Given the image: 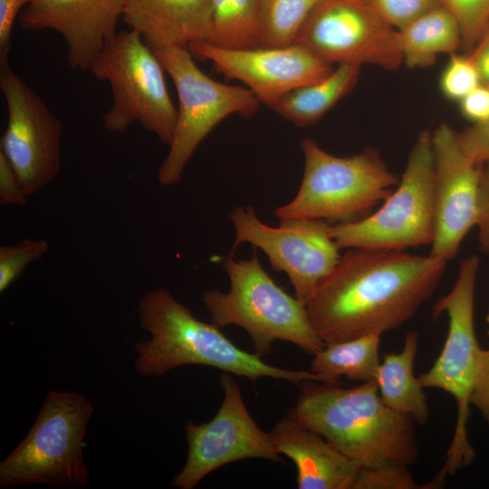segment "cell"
Listing matches in <instances>:
<instances>
[{
    "label": "cell",
    "instance_id": "cell-1",
    "mask_svg": "<svg viewBox=\"0 0 489 489\" xmlns=\"http://www.w3.org/2000/svg\"><path fill=\"white\" fill-rule=\"evenodd\" d=\"M447 262L405 250L350 248L306 303L324 344L395 330L430 299Z\"/></svg>",
    "mask_w": 489,
    "mask_h": 489
},
{
    "label": "cell",
    "instance_id": "cell-2",
    "mask_svg": "<svg viewBox=\"0 0 489 489\" xmlns=\"http://www.w3.org/2000/svg\"><path fill=\"white\" fill-rule=\"evenodd\" d=\"M288 416L318 433L359 468L413 464L419 455L415 421L382 401L376 380L353 388L303 380Z\"/></svg>",
    "mask_w": 489,
    "mask_h": 489
},
{
    "label": "cell",
    "instance_id": "cell-3",
    "mask_svg": "<svg viewBox=\"0 0 489 489\" xmlns=\"http://www.w3.org/2000/svg\"><path fill=\"white\" fill-rule=\"evenodd\" d=\"M140 327L150 334L138 342L134 369L143 377H160L184 365L216 368L254 382L260 378L303 380L326 379L312 371L292 370L264 362L255 353L237 347L215 323L197 319L193 312L164 288L151 290L138 302Z\"/></svg>",
    "mask_w": 489,
    "mask_h": 489
},
{
    "label": "cell",
    "instance_id": "cell-4",
    "mask_svg": "<svg viewBox=\"0 0 489 489\" xmlns=\"http://www.w3.org/2000/svg\"><path fill=\"white\" fill-rule=\"evenodd\" d=\"M223 268L230 282L229 291L212 289L201 297L213 323L243 328L260 358L271 352L276 340L289 341L310 355L324 348L306 306L274 282L263 268L255 249L249 259L225 258Z\"/></svg>",
    "mask_w": 489,
    "mask_h": 489
},
{
    "label": "cell",
    "instance_id": "cell-5",
    "mask_svg": "<svg viewBox=\"0 0 489 489\" xmlns=\"http://www.w3.org/2000/svg\"><path fill=\"white\" fill-rule=\"evenodd\" d=\"M301 149L302 183L292 201L274 209L279 220L312 218L331 225L359 220L384 202L398 183L375 149L338 157L309 137L301 139Z\"/></svg>",
    "mask_w": 489,
    "mask_h": 489
},
{
    "label": "cell",
    "instance_id": "cell-6",
    "mask_svg": "<svg viewBox=\"0 0 489 489\" xmlns=\"http://www.w3.org/2000/svg\"><path fill=\"white\" fill-rule=\"evenodd\" d=\"M93 406L83 395L52 390L24 438L0 462V487L43 484L83 487L90 472L84 437Z\"/></svg>",
    "mask_w": 489,
    "mask_h": 489
},
{
    "label": "cell",
    "instance_id": "cell-7",
    "mask_svg": "<svg viewBox=\"0 0 489 489\" xmlns=\"http://www.w3.org/2000/svg\"><path fill=\"white\" fill-rule=\"evenodd\" d=\"M480 259L472 254L460 262L457 279L451 291L432 307V317L446 313L448 331L443 349L433 366L418 378L421 386L439 388L456 403V422L451 444L441 470L431 481L433 487L443 484L472 464L475 451L468 439L471 397L477 372L479 352L474 324L475 289Z\"/></svg>",
    "mask_w": 489,
    "mask_h": 489
},
{
    "label": "cell",
    "instance_id": "cell-8",
    "mask_svg": "<svg viewBox=\"0 0 489 489\" xmlns=\"http://www.w3.org/2000/svg\"><path fill=\"white\" fill-rule=\"evenodd\" d=\"M89 71L111 88L112 105L102 117L107 130L123 132L139 122L170 145L177 109L168 94L162 64L138 31L116 33Z\"/></svg>",
    "mask_w": 489,
    "mask_h": 489
},
{
    "label": "cell",
    "instance_id": "cell-9",
    "mask_svg": "<svg viewBox=\"0 0 489 489\" xmlns=\"http://www.w3.org/2000/svg\"><path fill=\"white\" fill-rule=\"evenodd\" d=\"M432 132L421 130L397 188L373 214L334 224L331 235L341 250H406L430 244L435 231Z\"/></svg>",
    "mask_w": 489,
    "mask_h": 489
},
{
    "label": "cell",
    "instance_id": "cell-10",
    "mask_svg": "<svg viewBox=\"0 0 489 489\" xmlns=\"http://www.w3.org/2000/svg\"><path fill=\"white\" fill-rule=\"evenodd\" d=\"M153 52L171 77L178 95L174 135L158 174L162 186H171L180 182L187 163L218 123L232 114L249 118L261 102L247 87L225 84L204 73L187 47Z\"/></svg>",
    "mask_w": 489,
    "mask_h": 489
},
{
    "label": "cell",
    "instance_id": "cell-11",
    "mask_svg": "<svg viewBox=\"0 0 489 489\" xmlns=\"http://www.w3.org/2000/svg\"><path fill=\"white\" fill-rule=\"evenodd\" d=\"M294 43L332 65L370 64L394 71L403 64L398 31L370 0H321Z\"/></svg>",
    "mask_w": 489,
    "mask_h": 489
},
{
    "label": "cell",
    "instance_id": "cell-12",
    "mask_svg": "<svg viewBox=\"0 0 489 489\" xmlns=\"http://www.w3.org/2000/svg\"><path fill=\"white\" fill-rule=\"evenodd\" d=\"M230 219L235 232L232 253L242 243L261 249L272 269L287 274L304 305L340 259L331 224L325 220L290 218L274 227L263 223L250 206L235 208Z\"/></svg>",
    "mask_w": 489,
    "mask_h": 489
},
{
    "label": "cell",
    "instance_id": "cell-13",
    "mask_svg": "<svg viewBox=\"0 0 489 489\" xmlns=\"http://www.w3.org/2000/svg\"><path fill=\"white\" fill-rule=\"evenodd\" d=\"M220 386L224 398L215 417L199 425L191 420L186 423L188 455L171 481L176 488L193 489L211 472L235 461H282L269 432H264L250 415L232 374L223 371Z\"/></svg>",
    "mask_w": 489,
    "mask_h": 489
},
{
    "label": "cell",
    "instance_id": "cell-14",
    "mask_svg": "<svg viewBox=\"0 0 489 489\" xmlns=\"http://www.w3.org/2000/svg\"><path fill=\"white\" fill-rule=\"evenodd\" d=\"M0 88L7 105L0 151L29 197L53 182L60 171L62 122L8 64L0 66Z\"/></svg>",
    "mask_w": 489,
    "mask_h": 489
},
{
    "label": "cell",
    "instance_id": "cell-15",
    "mask_svg": "<svg viewBox=\"0 0 489 489\" xmlns=\"http://www.w3.org/2000/svg\"><path fill=\"white\" fill-rule=\"evenodd\" d=\"M187 48L193 56L210 62L225 79L245 84L269 108L288 91L318 82L334 69V65L296 43L225 49L199 42Z\"/></svg>",
    "mask_w": 489,
    "mask_h": 489
},
{
    "label": "cell",
    "instance_id": "cell-16",
    "mask_svg": "<svg viewBox=\"0 0 489 489\" xmlns=\"http://www.w3.org/2000/svg\"><path fill=\"white\" fill-rule=\"evenodd\" d=\"M435 231L429 254L452 260L468 232L476 226L483 165L462 152L456 132L441 123L432 132Z\"/></svg>",
    "mask_w": 489,
    "mask_h": 489
},
{
    "label": "cell",
    "instance_id": "cell-17",
    "mask_svg": "<svg viewBox=\"0 0 489 489\" xmlns=\"http://www.w3.org/2000/svg\"><path fill=\"white\" fill-rule=\"evenodd\" d=\"M124 0H33L19 15L27 31L54 30L65 40L67 60L74 70L89 71L116 34Z\"/></svg>",
    "mask_w": 489,
    "mask_h": 489
},
{
    "label": "cell",
    "instance_id": "cell-18",
    "mask_svg": "<svg viewBox=\"0 0 489 489\" xmlns=\"http://www.w3.org/2000/svg\"><path fill=\"white\" fill-rule=\"evenodd\" d=\"M269 434L295 465L299 489H351L359 467L318 433L288 415Z\"/></svg>",
    "mask_w": 489,
    "mask_h": 489
},
{
    "label": "cell",
    "instance_id": "cell-19",
    "mask_svg": "<svg viewBox=\"0 0 489 489\" xmlns=\"http://www.w3.org/2000/svg\"><path fill=\"white\" fill-rule=\"evenodd\" d=\"M122 18L152 50L208 42L210 0H124Z\"/></svg>",
    "mask_w": 489,
    "mask_h": 489
},
{
    "label": "cell",
    "instance_id": "cell-20",
    "mask_svg": "<svg viewBox=\"0 0 489 489\" xmlns=\"http://www.w3.org/2000/svg\"><path fill=\"white\" fill-rule=\"evenodd\" d=\"M417 346L418 333L408 332L402 350L384 356L376 382L385 405L416 423L426 424L430 415L427 395L413 369Z\"/></svg>",
    "mask_w": 489,
    "mask_h": 489
},
{
    "label": "cell",
    "instance_id": "cell-21",
    "mask_svg": "<svg viewBox=\"0 0 489 489\" xmlns=\"http://www.w3.org/2000/svg\"><path fill=\"white\" fill-rule=\"evenodd\" d=\"M360 71L357 64H337L323 79L288 91L270 109L299 128L312 126L353 90Z\"/></svg>",
    "mask_w": 489,
    "mask_h": 489
},
{
    "label": "cell",
    "instance_id": "cell-22",
    "mask_svg": "<svg viewBox=\"0 0 489 489\" xmlns=\"http://www.w3.org/2000/svg\"><path fill=\"white\" fill-rule=\"evenodd\" d=\"M403 64L409 69L433 65L441 53H456L462 48L459 24L443 5L398 30Z\"/></svg>",
    "mask_w": 489,
    "mask_h": 489
},
{
    "label": "cell",
    "instance_id": "cell-23",
    "mask_svg": "<svg viewBox=\"0 0 489 489\" xmlns=\"http://www.w3.org/2000/svg\"><path fill=\"white\" fill-rule=\"evenodd\" d=\"M380 337L373 333L326 344L313 355L309 370L330 382L342 376L361 383L376 380Z\"/></svg>",
    "mask_w": 489,
    "mask_h": 489
},
{
    "label": "cell",
    "instance_id": "cell-24",
    "mask_svg": "<svg viewBox=\"0 0 489 489\" xmlns=\"http://www.w3.org/2000/svg\"><path fill=\"white\" fill-rule=\"evenodd\" d=\"M212 34L208 43L225 49L260 46V0H210Z\"/></svg>",
    "mask_w": 489,
    "mask_h": 489
},
{
    "label": "cell",
    "instance_id": "cell-25",
    "mask_svg": "<svg viewBox=\"0 0 489 489\" xmlns=\"http://www.w3.org/2000/svg\"><path fill=\"white\" fill-rule=\"evenodd\" d=\"M321 0H260V46L283 47L294 43L305 20Z\"/></svg>",
    "mask_w": 489,
    "mask_h": 489
},
{
    "label": "cell",
    "instance_id": "cell-26",
    "mask_svg": "<svg viewBox=\"0 0 489 489\" xmlns=\"http://www.w3.org/2000/svg\"><path fill=\"white\" fill-rule=\"evenodd\" d=\"M457 21L462 49L471 51L489 31V0H440Z\"/></svg>",
    "mask_w": 489,
    "mask_h": 489
},
{
    "label": "cell",
    "instance_id": "cell-27",
    "mask_svg": "<svg viewBox=\"0 0 489 489\" xmlns=\"http://www.w3.org/2000/svg\"><path fill=\"white\" fill-rule=\"evenodd\" d=\"M49 250L45 240L24 239L11 245L0 247V292L22 274L31 264L40 260Z\"/></svg>",
    "mask_w": 489,
    "mask_h": 489
},
{
    "label": "cell",
    "instance_id": "cell-28",
    "mask_svg": "<svg viewBox=\"0 0 489 489\" xmlns=\"http://www.w3.org/2000/svg\"><path fill=\"white\" fill-rule=\"evenodd\" d=\"M480 84L478 71L469 54H451L440 75L442 94L450 101L459 102Z\"/></svg>",
    "mask_w": 489,
    "mask_h": 489
},
{
    "label": "cell",
    "instance_id": "cell-29",
    "mask_svg": "<svg viewBox=\"0 0 489 489\" xmlns=\"http://www.w3.org/2000/svg\"><path fill=\"white\" fill-rule=\"evenodd\" d=\"M408 466L402 464H389L371 468H359L351 489L419 488Z\"/></svg>",
    "mask_w": 489,
    "mask_h": 489
},
{
    "label": "cell",
    "instance_id": "cell-30",
    "mask_svg": "<svg viewBox=\"0 0 489 489\" xmlns=\"http://www.w3.org/2000/svg\"><path fill=\"white\" fill-rule=\"evenodd\" d=\"M370 2L381 16L397 30L442 6L440 0H370Z\"/></svg>",
    "mask_w": 489,
    "mask_h": 489
},
{
    "label": "cell",
    "instance_id": "cell-31",
    "mask_svg": "<svg viewBox=\"0 0 489 489\" xmlns=\"http://www.w3.org/2000/svg\"><path fill=\"white\" fill-rule=\"evenodd\" d=\"M457 143L465 156L475 165L489 162V118L456 132Z\"/></svg>",
    "mask_w": 489,
    "mask_h": 489
},
{
    "label": "cell",
    "instance_id": "cell-32",
    "mask_svg": "<svg viewBox=\"0 0 489 489\" xmlns=\"http://www.w3.org/2000/svg\"><path fill=\"white\" fill-rule=\"evenodd\" d=\"M27 198L13 166L0 151V203L24 206Z\"/></svg>",
    "mask_w": 489,
    "mask_h": 489
},
{
    "label": "cell",
    "instance_id": "cell-33",
    "mask_svg": "<svg viewBox=\"0 0 489 489\" xmlns=\"http://www.w3.org/2000/svg\"><path fill=\"white\" fill-rule=\"evenodd\" d=\"M33 0H0V66L8 64L14 22L20 10Z\"/></svg>",
    "mask_w": 489,
    "mask_h": 489
},
{
    "label": "cell",
    "instance_id": "cell-34",
    "mask_svg": "<svg viewBox=\"0 0 489 489\" xmlns=\"http://www.w3.org/2000/svg\"><path fill=\"white\" fill-rule=\"evenodd\" d=\"M471 405L479 410L489 424V350L481 349L479 352Z\"/></svg>",
    "mask_w": 489,
    "mask_h": 489
},
{
    "label": "cell",
    "instance_id": "cell-35",
    "mask_svg": "<svg viewBox=\"0 0 489 489\" xmlns=\"http://www.w3.org/2000/svg\"><path fill=\"white\" fill-rule=\"evenodd\" d=\"M475 228L480 250L489 254V162L483 165L479 188V215Z\"/></svg>",
    "mask_w": 489,
    "mask_h": 489
},
{
    "label": "cell",
    "instance_id": "cell-36",
    "mask_svg": "<svg viewBox=\"0 0 489 489\" xmlns=\"http://www.w3.org/2000/svg\"><path fill=\"white\" fill-rule=\"evenodd\" d=\"M462 115L477 123L489 118V87L480 84L459 102Z\"/></svg>",
    "mask_w": 489,
    "mask_h": 489
},
{
    "label": "cell",
    "instance_id": "cell-37",
    "mask_svg": "<svg viewBox=\"0 0 489 489\" xmlns=\"http://www.w3.org/2000/svg\"><path fill=\"white\" fill-rule=\"evenodd\" d=\"M481 80V83L489 87V31L480 42L470 51Z\"/></svg>",
    "mask_w": 489,
    "mask_h": 489
},
{
    "label": "cell",
    "instance_id": "cell-38",
    "mask_svg": "<svg viewBox=\"0 0 489 489\" xmlns=\"http://www.w3.org/2000/svg\"><path fill=\"white\" fill-rule=\"evenodd\" d=\"M485 321H486V323H487V325H488L487 334H488V336H489V310H488V312H487V314H486Z\"/></svg>",
    "mask_w": 489,
    "mask_h": 489
}]
</instances>
